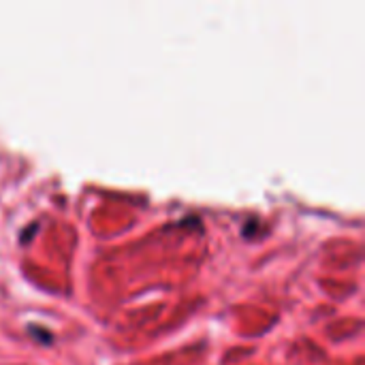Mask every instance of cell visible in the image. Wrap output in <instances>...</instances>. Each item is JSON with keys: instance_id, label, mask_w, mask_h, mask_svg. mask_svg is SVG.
I'll return each instance as SVG.
<instances>
[]
</instances>
